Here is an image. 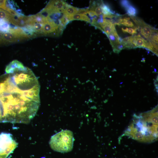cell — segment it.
<instances>
[{"instance_id":"1","label":"cell","mask_w":158,"mask_h":158,"mask_svg":"<svg viewBox=\"0 0 158 158\" xmlns=\"http://www.w3.org/2000/svg\"><path fill=\"white\" fill-rule=\"evenodd\" d=\"M40 89L30 75L5 79L0 90V123H29L40 105Z\"/></svg>"},{"instance_id":"2","label":"cell","mask_w":158,"mask_h":158,"mask_svg":"<svg viewBox=\"0 0 158 158\" xmlns=\"http://www.w3.org/2000/svg\"><path fill=\"white\" fill-rule=\"evenodd\" d=\"M158 105L152 110L134 114L124 135L139 141L152 142L158 138Z\"/></svg>"},{"instance_id":"3","label":"cell","mask_w":158,"mask_h":158,"mask_svg":"<svg viewBox=\"0 0 158 158\" xmlns=\"http://www.w3.org/2000/svg\"><path fill=\"white\" fill-rule=\"evenodd\" d=\"M74 137L71 131L65 130L52 136L49 142L51 148L54 150L61 152L71 151L73 148Z\"/></svg>"},{"instance_id":"4","label":"cell","mask_w":158,"mask_h":158,"mask_svg":"<svg viewBox=\"0 0 158 158\" xmlns=\"http://www.w3.org/2000/svg\"><path fill=\"white\" fill-rule=\"evenodd\" d=\"M18 143L10 133L0 134V158H7L17 147Z\"/></svg>"},{"instance_id":"5","label":"cell","mask_w":158,"mask_h":158,"mask_svg":"<svg viewBox=\"0 0 158 158\" xmlns=\"http://www.w3.org/2000/svg\"><path fill=\"white\" fill-rule=\"evenodd\" d=\"M59 26L53 22L48 20L43 25V31L44 34H49L59 30Z\"/></svg>"},{"instance_id":"6","label":"cell","mask_w":158,"mask_h":158,"mask_svg":"<svg viewBox=\"0 0 158 158\" xmlns=\"http://www.w3.org/2000/svg\"><path fill=\"white\" fill-rule=\"evenodd\" d=\"M20 41L19 39L12 33L8 32L3 33V43L5 44L12 43Z\"/></svg>"},{"instance_id":"7","label":"cell","mask_w":158,"mask_h":158,"mask_svg":"<svg viewBox=\"0 0 158 158\" xmlns=\"http://www.w3.org/2000/svg\"><path fill=\"white\" fill-rule=\"evenodd\" d=\"M66 17L69 21L73 20H84L89 23L91 22V20L90 18L88 16L84 14H77Z\"/></svg>"},{"instance_id":"8","label":"cell","mask_w":158,"mask_h":158,"mask_svg":"<svg viewBox=\"0 0 158 158\" xmlns=\"http://www.w3.org/2000/svg\"><path fill=\"white\" fill-rule=\"evenodd\" d=\"M78 9L67 4L63 13L65 16L67 17L78 14Z\"/></svg>"},{"instance_id":"9","label":"cell","mask_w":158,"mask_h":158,"mask_svg":"<svg viewBox=\"0 0 158 158\" xmlns=\"http://www.w3.org/2000/svg\"><path fill=\"white\" fill-rule=\"evenodd\" d=\"M127 13L130 16H135L137 13L136 9L131 4L126 8Z\"/></svg>"},{"instance_id":"10","label":"cell","mask_w":158,"mask_h":158,"mask_svg":"<svg viewBox=\"0 0 158 158\" xmlns=\"http://www.w3.org/2000/svg\"><path fill=\"white\" fill-rule=\"evenodd\" d=\"M10 15L7 11L0 8V18L4 19L7 21Z\"/></svg>"},{"instance_id":"11","label":"cell","mask_w":158,"mask_h":158,"mask_svg":"<svg viewBox=\"0 0 158 158\" xmlns=\"http://www.w3.org/2000/svg\"><path fill=\"white\" fill-rule=\"evenodd\" d=\"M33 28L35 32L43 33V24L36 23L33 25Z\"/></svg>"},{"instance_id":"12","label":"cell","mask_w":158,"mask_h":158,"mask_svg":"<svg viewBox=\"0 0 158 158\" xmlns=\"http://www.w3.org/2000/svg\"><path fill=\"white\" fill-rule=\"evenodd\" d=\"M38 13L44 18L47 19L51 12L44 8Z\"/></svg>"},{"instance_id":"13","label":"cell","mask_w":158,"mask_h":158,"mask_svg":"<svg viewBox=\"0 0 158 158\" xmlns=\"http://www.w3.org/2000/svg\"><path fill=\"white\" fill-rule=\"evenodd\" d=\"M6 7L9 8L15 11L16 10L15 4L13 1H6Z\"/></svg>"},{"instance_id":"14","label":"cell","mask_w":158,"mask_h":158,"mask_svg":"<svg viewBox=\"0 0 158 158\" xmlns=\"http://www.w3.org/2000/svg\"><path fill=\"white\" fill-rule=\"evenodd\" d=\"M121 29L123 32H128L132 35L136 34L137 33L136 30L131 28H126L125 29L122 28Z\"/></svg>"},{"instance_id":"15","label":"cell","mask_w":158,"mask_h":158,"mask_svg":"<svg viewBox=\"0 0 158 158\" xmlns=\"http://www.w3.org/2000/svg\"><path fill=\"white\" fill-rule=\"evenodd\" d=\"M101 5L100 6H97L93 10L97 16L100 15L102 13L103 11Z\"/></svg>"},{"instance_id":"16","label":"cell","mask_w":158,"mask_h":158,"mask_svg":"<svg viewBox=\"0 0 158 158\" xmlns=\"http://www.w3.org/2000/svg\"><path fill=\"white\" fill-rule=\"evenodd\" d=\"M6 0H0V8L6 11L8 8L6 5Z\"/></svg>"},{"instance_id":"17","label":"cell","mask_w":158,"mask_h":158,"mask_svg":"<svg viewBox=\"0 0 158 158\" xmlns=\"http://www.w3.org/2000/svg\"><path fill=\"white\" fill-rule=\"evenodd\" d=\"M121 6L125 9L130 4V2L127 0H122L121 1Z\"/></svg>"},{"instance_id":"18","label":"cell","mask_w":158,"mask_h":158,"mask_svg":"<svg viewBox=\"0 0 158 158\" xmlns=\"http://www.w3.org/2000/svg\"><path fill=\"white\" fill-rule=\"evenodd\" d=\"M87 13L90 17H95L97 16L95 11L92 10H89L87 11Z\"/></svg>"},{"instance_id":"19","label":"cell","mask_w":158,"mask_h":158,"mask_svg":"<svg viewBox=\"0 0 158 158\" xmlns=\"http://www.w3.org/2000/svg\"><path fill=\"white\" fill-rule=\"evenodd\" d=\"M3 33L0 31V44L3 43Z\"/></svg>"},{"instance_id":"20","label":"cell","mask_w":158,"mask_h":158,"mask_svg":"<svg viewBox=\"0 0 158 158\" xmlns=\"http://www.w3.org/2000/svg\"><path fill=\"white\" fill-rule=\"evenodd\" d=\"M154 84L156 89H158V80L157 79L155 80L154 82Z\"/></svg>"},{"instance_id":"21","label":"cell","mask_w":158,"mask_h":158,"mask_svg":"<svg viewBox=\"0 0 158 158\" xmlns=\"http://www.w3.org/2000/svg\"><path fill=\"white\" fill-rule=\"evenodd\" d=\"M154 71L155 72H156V71H156V69H155V68L154 69Z\"/></svg>"}]
</instances>
